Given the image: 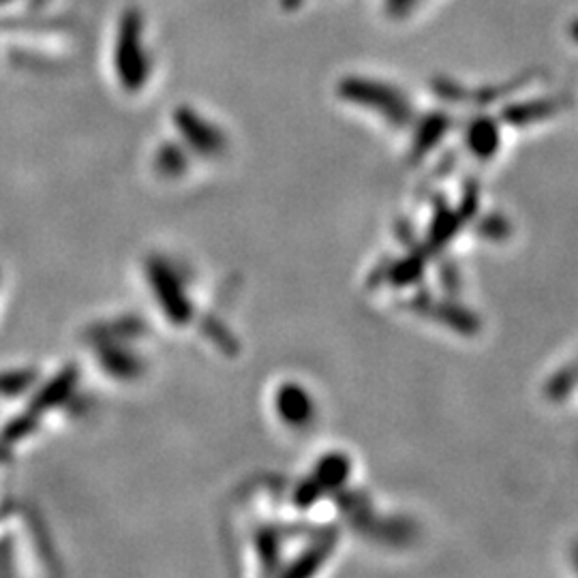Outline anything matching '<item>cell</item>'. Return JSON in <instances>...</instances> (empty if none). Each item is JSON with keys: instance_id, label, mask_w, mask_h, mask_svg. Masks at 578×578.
<instances>
[{"instance_id": "6da1fadb", "label": "cell", "mask_w": 578, "mask_h": 578, "mask_svg": "<svg viewBox=\"0 0 578 578\" xmlns=\"http://www.w3.org/2000/svg\"><path fill=\"white\" fill-rule=\"evenodd\" d=\"M114 69L120 84L129 91L142 89L150 76V51L146 44L144 20L129 9L118 22L114 39Z\"/></svg>"}]
</instances>
